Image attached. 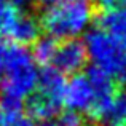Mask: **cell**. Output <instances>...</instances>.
<instances>
[{
    "mask_svg": "<svg viewBox=\"0 0 126 126\" xmlns=\"http://www.w3.org/2000/svg\"><path fill=\"white\" fill-rule=\"evenodd\" d=\"M38 126H59L58 121H53V120H48V121H42Z\"/></svg>",
    "mask_w": 126,
    "mask_h": 126,
    "instance_id": "17",
    "label": "cell"
},
{
    "mask_svg": "<svg viewBox=\"0 0 126 126\" xmlns=\"http://www.w3.org/2000/svg\"><path fill=\"white\" fill-rule=\"evenodd\" d=\"M59 126H91L83 113L75 110H65L59 117Z\"/></svg>",
    "mask_w": 126,
    "mask_h": 126,
    "instance_id": "12",
    "label": "cell"
},
{
    "mask_svg": "<svg viewBox=\"0 0 126 126\" xmlns=\"http://www.w3.org/2000/svg\"><path fill=\"white\" fill-rule=\"evenodd\" d=\"M35 2L38 3V5H43V6H51V5H54V3H59V2H64V0H35Z\"/></svg>",
    "mask_w": 126,
    "mask_h": 126,
    "instance_id": "16",
    "label": "cell"
},
{
    "mask_svg": "<svg viewBox=\"0 0 126 126\" xmlns=\"http://www.w3.org/2000/svg\"><path fill=\"white\" fill-rule=\"evenodd\" d=\"M26 107H27V113L31 115V118H35V120H40V121H48L53 118V115H56L59 112L61 104L48 99L38 91H35L29 97Z\"/></svg>",
    "mask_w": 126,
    "mask_h": 126,
    "instance_id": "8",
    "label": "cell"
},
{
    "mask_svg": "<svg viewBox=\"0 0 126 126\" xmlns=\"http://www.w3.org/2000/svg\"><path fill=\"white\" fill-rule=\"evenodd\" d=\"M96 22L102 31L115 37L126 38V3L113 8L101 10L96 15Z\"/></svg>",
    "mask_w": 126,
    "mask_h": 126,
    "instance_id": "6",
    "label": "cell"
},
{
    "mask_svg": "<svg viewBox=\"0 0 126 126\" xmlns=\"http://www.w3.org/2000/svg\"><path fill=\"white\" fill-rule=\"evenodd\" d=\"M89 56L86 51L85 42L80 40H65L58 45V51L53 59L54 69H58L61 74L70 75V74H80L86 67Z\"/></svg>",
    "mask_w": 126,
    "mask_h": 126,
    "instance_id": "3",
    "label": "cell"
},
{
    "mask_svg": "<svg viewBox=\"0 0 126 126\" xmlns=\"http://www.w3.org/2000/svg\"><path fill=\"white\" fill-rule=\"evenodd\" d=\"M120 126H126V125H120Z\"/></svg>",
    "mask_w": 126,
    "mask_h": 126,
    "instance_id": "19",
    "label": "cell"
},
{
    "mask_svg": "<svg viewBox=\"0 0 126 126\" xmlns=\"http://www.w3.org/2000/svg\"><path fill=\"white\" fill-rule=\"evenodd\" d=\"M21 15H22L21 8L16 6L15 3L11 2L0 3V38L10 37V34L15 29V24L18 22Z\"/></svg>",
    "mask_w": 126,
    "mask_h": 126,
    "instance_id": "10",
    "label": "cell"
},
{
    "mask_svg": "<svg viewBox=\"0 0 126 126\" xmlns=\"http://www.w3.org/2000/svg\"><path fill=\"white\" fill-rule=\"evenodd\" d=\"M40 21L35 19L34 16L22 13L19 16L18 22L15 24V29L11 31L8 40L13 43H18L21 46L31 45L38 40V34H40Z\"/></svg>",
    "mask_w": 126,
    "mask_h": 126,
    "instance_id": "7",
    "label": "cell"
},
{
    "mask_svg": "<svg viewBox=\"0 0 126 126\" xmlns=\"http://www.w3.org/2000/svg\"><path fill=\"white\" fill-rule=\"evenodd\" d=\"M85 46L93 65L110 75L120 86L126 83V38L97 27L88 32Z\"/></svg>",
    "mask_w": 126,
    "mask_h": 126,
    "instance_id": "2",
    "label": "cell"
},
{
    "mask_svg": "<svg viewBox=\"0 0 126 126\" xmlns=\"http://www.w3.org/2000/svg\"><path fill=\"white\" fill-rule=\"evenodd\" d=\"M117 120H118V126H120V125H126V88H125V91L120 93V97H118Z\"/></svg>",
    "mask_w": 126,
    "mask_h": 126,
    "instance_id": "13",
    "label": "cell"
},
{
    "mask_svg": "<svg viewBox=\"0 0 126 126\" xmlns=\"http://www.w3.org/2000/svg\"><path fill=\"white\" fill-rule=\"evenodd\" d=\"M27 2H29V0H13L11 3H15L16 6H21V5H26Z\"/></svg>",
    "mask_w": 126,
    "mask_h": 126,
    "instance_id": "18",
    "label": "cell"
},
{
    "mask_svg": "<svg viewBox=\"0 0 126 126\" xmlns=\"http://www.w3.org/2000/svg\"><path fill=\"white\" fill-rule=\"evenodd\" d=\"M38 89L40 94L46 96L48 99L58 102V104H64V96L65 89H67V80L65 75L61 74L58 69L54 67H43V70L38 74Z\"/></svg>",
    "mask_w": 126,
    "mask_h": 126,
    "instance_id": "5",
    "label": "cell"
},
{
    "mask_svg": "<svg viewBox=\"0 0 126 126\" xmlns=\"http://www.w3.org/2000/svg\"><path fill=\"white\" fill-rule=\"evenodd\" d=\"M94 6H99L102 10H107V8H113V6L118 5H123L126 3V0H89Z\"/></svg>",
    "mask_w": 126,
    "mask_h": 126,
    "instance_id": "14",
    "label": "cell"
},
{
    "mask_svg": "<svg viewBox=\"0 0 126 126\" xmlns=\"http://www.w3.org/2000/svg\"><path fill=\"white\" fill-rule=\"evenodd\" d=\"M58 40L51 37H42L34 43L32 48V59L35 64H40L43 67H49V64H53V59L58 51Z\"/></svg>",
    "mask_w": 126,
    "mask_h": 126,
    "instance_id": "9",
    "label": "cell"
},
{
    "mask_svg": "<svg viewBox=\"0 0 126 126\" xmlns=\"http://www.w3.org/2000/svg\"><path fill=\"white\" fill-rule=\"evenodd\" d=\"M94 102V88L86 75H75L67 83L64 96V104L69 110L80 113H89Z\"/></svg>",
    "mask_w": 126,
    "mask_h": 126,
    "instance_id": "4",
    "label": "cell"
},
{
    "mask_svg": "<svg viewBox=\"0 0 126 126\" xmlns=\"http://www.w3.org/2000/svg\"><path fill=\"white\" fill-rule=\"evenodd\" d=\"M2 2H3V0H0V3H2Z\"/></svg>",
    "mask_w": 126,
    "mask_h": 126,
    "instance_id": "20",
    "label": "cell"
},
{
    "mask_svg": "<svg viewBox=\"0 0 126 126\" xmlns=\"http://www.w3.org/2000/svg\"><path fill=\"white\" fill-rule=\"evenodd\" d=\"M93 18L94 5L89 0H64L48 6L38 21L48 37L72 40L88 27Z\"/></svg>",
    "mask_w": 126,
    "mask_h": 126,
    "instance_id": "1",
    "label": "cell"
},
{
    "mask_svg": "<svg viewBox=\"0 0 126 126\" xmlns=\"http://www.w3.org/2000/svg\"><path fill=\"white\" fill-rule=\"evenodd\" d=\"M11 126H35V125H34V121H32L31 117H21L15 125H11Z\"/></svg>",
    "mask_w": 126,
    "mask_h": 126,
    "instance_id": "15",
    "label": "cell"
},
{
    "mask_svg": "<svg viewBox=\"0 0 126 126\" xmlns=\"http://www.w3.org/2000/svg\"><path fill=\"white\" fill-rule=\"evenodd\" d=\"M22 117V102L11 97H0V126H11Z\"/></svg>",
    "mask_w": 126,
    "mask_h": 126,
    "instance_id": "11",
    "label": "cell"
}]
</instances>
